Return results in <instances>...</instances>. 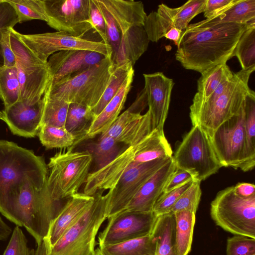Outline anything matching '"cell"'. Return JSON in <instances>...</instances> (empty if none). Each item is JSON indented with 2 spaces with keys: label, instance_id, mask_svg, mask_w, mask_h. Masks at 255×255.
I'll use <instances>...</instances> for the list:
<instances>
[{
  "label": "cell",
  "instance_id": "38",
  "mask_svg": "<svg viewBox=\"0 0 255 255\" xmlns=\"http://www.w3.org/2000/svg\"><path fill=\"white\" fill-rule=\"evenodd\" d=\"M18 17V23L33 19L48 21L43 0H6Z\"/></svg>",
  "mask_w": 255,
  "mask_h": 255
},
{
  "label": "cell",
  "instance_id": "33",
  "mask_svg": "<svg viewBox=\"0 0 255 255\" xmlns=\"http://www.w3.org/2000/svg\"><path fill=\"white\" fill-rule=\"evenodd\" d=\"M42 100L43 107L41 126L65 127L70 104L63 100L49 96L46 93L43 96Z\"/></svg>",
  "mask_w": 255,
  "mask_h": 255
},
{
  "label": "cell",
  "instance_id": "39",
  "mask_svg": "<svg viewBox=\"0 0 255 255\" xmlns=\"http://www.w3.org/2000/svg\"><path fill=\"white\" fill-rule=\"evenodd\" d=\"M200 183L193 180L190 186L174 204L170 212L174 214L180 211H189L196 214L202 194Z\"/></svg>",
  "mask_w": 255,
  "mask_h": 255
},
{
  "label": "cell",
  "instance_id": "17",
  "mask_svg": "<svg viewBox=\"0 0 255 255\" xmlns=\"http://www.w3.org/2000/svg\"><path fill=\"white\" fill-rule=\"evenodd\" d=\"M156 217L153 212H119L108 218L106 227L98 236L99 247L150 234Z\"/></svg>",
  "mask_w": 255,
  "mask_h": 255
},
{
  "label": "cell",
  "instance_id": "31",
  "mask_svg": "<svg viewBox=\"0 0 255 255\" xmlns=\"http://www.w3.org/2000/svg\"><path fill=\"white\" fill-rule=\"evenodd\" d=\"M174 214L177 255H188L191 250L196 214L189 211H180Z\"/></svg>",
  "mask_w": 255,
  "mask_h": 255
},
{
  "label": "cell",
  "instance_id": "23",
  "mask_svg": "<svg viewBox=\"0 0 255 255\" xmlns=\"http://www.w3.org/2000/svg\"><path fill=\"white\" fill-rule=\"evenodd\" d=\"M111 16L122 35L135 25H144L147 16L142 1L99 0Z\"/></svg>",
  "mask_w": 255,
  "mask_h": 255
},
{
  "label": "cell",
  "instance_id": "52",
  "mask_svg": "<svg viewBox=\"0 0 255 255\" xmlns=\"http://www.w3.org/2000/svg\"><path fill=\"white\" fill-rule=\"evenodd\" d=\"M12 232L11 228L0 217V241L6 240Z\"/></svg>",
  "mask_w": 255,
  "mask_h": 255
},
{
  "label": "cell",
  "instance_id": "45",
  "mask_svg": "<svg viewBox=\"0 0 255 255\" xmlns=\"http://www.w3.org/2000/svg\"><path fill=\"white\" fill-rule=\"evenodd\" d=\"M18 23L17 15L12 6L6 0H0V41L3 29L13 27ZM3 65V60L0 45V67Z\"/></svg>",
  "mask_w": 255,
  "mask_h": 255
},
{
  "label": "cell",
  "instance_id": "37",
  "mask_svg": "<svg viewBox=\"0 0 255 255\" xmlns=\"http://www.w3.org/2000/svg\"><path fill=\"white\" fill-rule=\"evenodd\" d=\"M115 139L111 136L102 133L98 142L91 145L90 151L97 169H99L112 161L121 149Z\"/></svg>",
  "mask_w": 255,
  "mask_h": 255
},
{
  "label": "cell",
  "instance_id": "22",
  "mask_svg": "<svg viewBox=\"0 0 255 255\" xmlns=\"http://www.w3.org/2000/svg\"><path fill=\"white\" fill-rule=\"evenodd\" d=\"M176 168L172 156L142 185L125 210L152 212L156 201Z\"/></svg>",
  "mask_w": 255,
  "mask_h": 255
},
{
  "label": "cell",
  "instance_id": "13",
  "mask_svg": "<svg viewBox=\"0 0 255 255\" xmlns=\"http://www.w3.org/2000/svg\"><path fill=\"white\" fill-rule=\"evenodd\" d=\"M172 157L145 162L126 172L105 195L107 218L124 210L142 185Z\"/></svg>",
  "mask_w": 255,
  "mask_h": 255
},
{
  "label": "cell",
  "instance_id": "24",
  "mask_svg": "<svg viewBox=\"0 0 255 255\" xmlns=\"http://www.w3.org/2000/svg\"><path fill=\"white\" fill-rule=\"evenodd\" d=\"M149 40L143 25L131 27L121 35L120 44L113 60L114 66L126 63L133 65L147 50Z\"/></svg>",
  "mask_w": 255,
  "mask_h": 255
},
{
  "label": "cell",
  "instance_id": "18",
  "mask_svg": "<svg viewBox=\"0 0 255 255\" xmlns=\"http://www.w3.org/2000/svg\"><path fill=\"white\" fill-rule=\"evenodd\" d=\"M144 87L148 111L150 112L152 130L164 132L171 92L174 83L162 72L144 74Z\"/></svg>",
  "mask_w": 255,
  "mask_h": 255
},
{
  "label": "cell",
  "instance_id": "10",
  "mask_svg": "<svg viewBox=\"0 0 255 255\" xmlns=\"http://www.w3.org/2000/svg\"><path fill=\"white\" fill-rule=\"evenodd\" d=\"M173 159L176 168L189 173L194 181L201 182L222 167L210 140L197 126H192L176 148Z\"/></svg>",
  "mask_w": 255,
  "mask_h": 255
},
{
  "label": "cell",
  "instance_id": "47",
  "mask_svg": "<svg viewBox=\"0 0 255 255\" xmlns=\"http://www.w3.org/2000/svg\"><path fill=\"white\" fill-rule=\"evenodd\" d=\"M10 28L3 29L0 41L1 54L3 60V66L12 67L16 66V59L11 48L10 40Z\"/></svg>",
  "mask_w": 255,
  "mask_h": 255
},
{
  "label": "cell",
  "instance_id": "26",
  "mask_svg": "<svg viewBox=\"0 0 255 255\" xmlns=\"http://www.w3.org/2000/svg\"><path fill=\"white\" fill-rule=\"evenodd\" d=\"M255 22V0H238V1L216 15L189 24L188 28H201L220 23Z\"/></svg>",
  "mask_w": 255,
  "mask_h": 255
},
{
  "label": "cell",
  "instance_id": "27",
  "mask_svg": "<svg viewBox=\"0 0 255 255\" xmlns=\"http://www.w3.org/2000/svg\"><path fill=\"white\" fill-rule=\"evenodd\" d=\"M151 234L156 242V255H177L176 221L173 213L169 212L157 217Z\"/></svg>",
  "mask_w": 255,
  "mask_h": 255
},
{
  "label": "cell",
  "instance_id": "8",
  "mask_svg": "<svg viewBox=\"0 0 255 255\" xmlns=\"http://www.w3.org/2000/svg\"><path fill=\"white\" fill-rule=\"evenodd\" d=\"M209 138L222 167L244 172L254 168L255 156L250 150L246 133L245 102L239 113L222 124Z\"/></svg>",
  "mask_w": 255,
  "mask_h": 255
},
{
  "label": "cell",
  "instance_id": "19",
  "mask_svg": "<svg viewBox=\"0 0 255 255\" xmlns=\"http://www.w3.org/2000/svg\"><path fill=\"white\" fill-rule=\"evenodd\" d=\"M106 56L87 50H64L56 52L47 60L51 75L50 84L81 72L101 62Z\"/></svg>",
  "mask_w": 255,
  "mask_h": 255
},
{
  "label": "cell",
  "instance_id": "50",
  "mask_svg": "<svg viewBox=\"0 0 255 255\" xmlns=\"http://www.w3.org/2000/svg\"><path fill=\"white\" fill-rule=\"evenodd\" d=\"M235 194L242 197H249L255 195V186L253 183L240 182L234 186Z\"/></svg>",
  "mask_w": 255,
  "mask_h": 255
},
{
  "label": "cell",
  "instance_id": "2",
  "mask_svg": "<svg viewBox=\"0 0 255 255\" xmlns=\"http://www.w3.org/2000/svg\"><path fill=\"white\" fill-rule=\"evenodd\" d=\"M44 186L30 181L13 185L0 200V212L19 227H24L34 238L37 246L46 239L51 225L65 203L53 200Z\"/></svg>",
  "mask_w": 255,
  "mask_h": 255
},
{
  "label": "cell",
  "instance_id": "15",
  "mask_svg": "<svg viewBox=\"0 0 255 255\" xmlns=\"http://www.w3.org/2000/svg\"><path fill=\"white\" fill-rule=\"evenodd\" d=\"M206 0H190L176 8L159 5L157 11L151 12L144 21L143 26L149 41L157 42L172 28L184 32L190 21L203 12Z\"/></svg>",
  "mask_w": 255,
  "mask_h": 255
},
{
  "label": "cell",
  "instance_id": "36",
  "mask_svg": "<svg viewBox=\"0 0 255 255\" xmlns=\"http://www.w3.org/2000/svg\"><path fill=\"white\" fill-rule=\"evenodd\" d=\"M0 98L4 108L20 100V86L16 66L0 67Z\"/></svg>",
  "mask_w": 255,
  "mask_h": 255
},
{
  "label": "cell",
  "instance_id": "12",
  "mask_svg": "<svg viewBox=\"0 0 255 255\" xmlns=\"http://www.w3.org/2000/svg\"><path fill=\"white\" fill-rule=\"evenodd\" d=\"M21 41L42 61L47 63L49 57L64 50H87L96 52L105 56L111 55L112 49L103 41H97L57 31L34 34H23L17 32Z\"/></svg>",
  "mask_w": 255,
  "mask_h": 255
},
{
  "label": "cell",
  "instance_id": "54",
  "mask_svg": "<svg viewBox=\"0 0 255 255\" xmlns=\"http://www.w3.org/2000/svg\"><path fill=\"white\" fill-rule=\"evenodd\" d=\"M0 120H2V121L3 120V114H2V112L0 111Z\"/></svg>",
  "mask_w": 255,
  "mask_h": 255
},
{
  "label": "cell",
  "instance_id": "11",
  "mask_svg": "<svg viewBox=\"0 0 255 255\" xmlns=\"http://www.w3.org/2000/svg\"><path fill=\"white\" fill-rule=\"evenodd\" d=\"M10 31L20 86V100L28 105L35 104L42 99L51 81L47 63L28 48L13 27L10 28Z\"/></svg>",
  "mask_w": 255,
  "mask_h": 255
},
{
  "label": "cell",
  "instance_id": "16",
  "mask_svg": "<svg viewBox=\"0 0 255 255\" xmlns=\"http://www.w3.org/2000/svg\"><path fill=\"white\" fill-rule=\"evenodd\" d=\"M146 105V95L142 90L130 107L120 115L109 128L102 133L127 146L138 143L152 131L149 111L148 110L143 115L140 114Z\"/></svg>",
  "mask_w": 255,
  "mask_h": 255
},
{
  "label": "cell",
  "instance_id": "42",
  "mask_svg": "<svg viewBox=\"0 0 255 255\" xmlns=\"http://www.w3.org/2000/svg\"><path fill=\"white\" fill-rule=\"evenodd\" d=\"M227 255L255 254V239L242 235H234L227 240Z\"/></svg>",
  "mask_w": 255,
  "mask_h": 255
},
{
  "label": "cell",
  "instance_id": "20",
  "mask_svg": "<svg viewBox=\"0 0 255 255\" xmlns=\"http://www.w3.org/2000/svg\"><path fill=\"white\" fill-rule=\"evenodd\" d=\"M43 107L42 98L32 105L19 100L2 111L3 121L13 134L33 137L38 135L41 126Z\"/></svg>",
  "mask_w": 255,
  "mask_h": 255
},
{
  "label": "cell",
  "instance_id": "46",
  "mask_svg": "<svg viewBox=\"0 0 255 255\" xmlns=\"http://www.w3.org/2000/svg\"><path fill=\"white\" fill-rule=\"evenodd\" d=\"M88 23L90 24L92 29L99 34L102 41L106 45L110 46L107 37L104 19L93 0H90L89 16Z\"/></svg>",
  "mask_w": 255,
  "mask_h": 255
},
{
  "label": "cell",
  "instance_id": "9",
  "mask_svg": "<svg viewBox=\"0 0 255 255\" xmlns=\"http://www.w3.org/2000/svg\"><path fill=\"white\" fill-rule=\"evenodd\" d=\"M210 215L216 225L226 232L255 239V195L240 197L233 186L227 187L211 203Z\"/></svg>",
  "mask_w": 255,
  "mask_h": 255
},
{
  "label": "cell",
  "instance_id": "5",
  "mask_svg": "<svg viewBox=\"0 0 255 255\" xmlns=\"http://www.w3.org/2000/svg\"><path fill=\"white\" fill-rule=\"evenodd\" d=\"M114 69L112 56L108 55L88 69L49 84L45 93L69 104H81L91 109L100 100Z\"/></svg>",
  "mask_w": 255,
  "mask_h": 255
},
{
  "label": "cell",
  "instance_id": "29",
  "mask_svg": "<svg viewBox=\"0 0 255 255\" xmlns=\"http://www.w3.org/2000/svg\"><path fill=\"white\" fill-rule=\"evenodd\" d=\"M94 119L90 108L76 103L70 104L65 127L75 136L76 140L72 147L68 149L73 150L82 141Z\"/></svg>",
  "mask_w": 255,
  "mask_h": 255
},
{
  "label": "cell",
  "instance_id": "55",
  "mask_svg": "<svg viewBox=\"0 0 255 255\" xmlns=\"http://www.w3.org/2000/svg\"></svg>",
  "mask_w": 255,
  "mask_h": 255
},
{
  "label": "cell",
  "instance_id": "7",
  "mask_svg": "<svg viewBox=\"0 0 255 255\" xmlns=\"http://www.w3.org/2000/svg\"><path fill=\"white\" fill-rule=\"evenodd\" d=\"M48 169L43 157L13 142L0 140V200L9 187L20 182L44 186Z\"/></svg>",
  "mask_w": 255,
  "mask_h": 255
},
{
  "label": "cell",
  "instance_id": "3",
  "mask_svg": "<svg viewBox=\"0 0 255 255\" xmlns=\"http://www.w3.org/2000/svg\"><path fill=\"white\" fill-rule=\"evenodd\" d=\"M255 70L241 69L234 73L227 88L219 96L192 101L189 113L192 126H198L211 138L222 124L241 110L251 90L248 83Z\"/></svg>",
  "mask_w": 255,
  "mask_h": 255
},
{
  "label": "cell",
  "instance_id": "1",
  "mask_svg": "<svg viewBox=\"0 0 255 255\" xmlns=\"http://www.w3.org/2000/svg\"><path fill=\"white\" fill-rule=\"evenodd\" d=\"M250 24L234 22L201 28L187 27L177 45L176 59L185 69L201 74L227 63L233 57L235 47Z\"/></svg>",
  "mask_w": 255,
  "mask_h": 255
},
{
  "label": "cell",
  "instance_id": "32",
  "mask_svg": "<svg viewBox=\"0 0 255 255\" xmlns=\"http://www.w3.org/2000/svg\"><path fill=\"white\" fill-rule=\"evenodd\" d=\"M133 73V66L130 63L114 66L109 83L100 100L91 109L95 118L117 94L128 76Z\"/></svg>",
  "mask_w": 255,
  "mask_h": 255
},
{
  "label": "cell",
  "instance_id": "6",
  "mask_svg": "<svg viewBox=\"0 0 255 255\" xmlns=\"http://www.w3.org/2000/svg\"><path fill=\"white\" fill-rule=\"evenodd\" d=\"M93 156L88 150L57 152L47 164L50 170L45 189L52 199L66 202L86 183Z\"/></svg>",
  "mask_w": 255,
  "mask_h": 255
},
{
  "label": "cell",
  "instance_id": "14",
  "mask_svg": "<svg viewBox=\"0 0 255 255\" xmlns=\"http://www.w3.org/2000/svg\"><path fill=\"white\" fill-rule=\"evenodd\" d=\"M47 24L57 31L83 37L92 29L88 23L90 0H43Z\"/></svg>",
  "mask_w": 255,
  "mask_h": 255
},
{
  "label": "cell",
  "instance_id": "53",
  "mask_svg": "<svg viewBox=\"0 0 255 255\" xmlns=\"http://www.w3.org/2000/svg\"><path fill=\"white\" fill-rule=\"evenodd\" d=\"M92 255H102L99 248L95 250V252Z\"/></svg>",
  "mask_w": 255,
  "mask_h": 255
},
{
  "label": "cell",
  "instance_id": "43",
  "mask_svg": "<svg viewBox=\"0 0 255 255\" xmlns=\"http://www.w3.org/2000/svg\"><path fill=\"white\" fill-rule=\"evenodd\" d=\"M2 255H34L27 246V240L19 226L15 227Z\"/></svg>",
  "mask_w": 255,
  "mask_h": 255
},
{
  "label": "cell",
  "instance_id": "35",
  "mask_svg": "<svg viewBox=\"0 0 255 255\" xmlns=\"http://www.w3.org/2000/svg\"><path fill=\"white\" fill-rule=\"evenodd\" d=\"M37 135L46 149L70 148L76 140L75 136L65 127L42 125Z\"/></svg>",
  "mask_w": 255,
  "mask_h": 255
},
{
  "label": "cell",
  "instance_id": "40",
  "mask_svg": "<svg viewBox=\"0 0 255 255\" xmlns=\"http://www.w3.org/2000/svg\"><path fill=\"white\" fill-rule=\"evenodd\" d=\"M245 126L250 150L255 156V93L251 89L245 101Z\"/></svg>",
  "mask_w": 255,
  "mask_h": 255
},
{
  "label": "cell",
  "instance_id": "30",
  "mask_svg": "<svg viewBox=\"0 0 255 255\" xmlns=\"http://www.w3.org/2000/svg\"><path fill=\"white\" fill-rule=\"evenodd\" d=\"M233 75L227 63L218 65L202 74L197 81V92L192 101L207 99L223 81Z\"/></svg>",
  "mask_w": 255,
  "mask_h": 255
},
{
  "label": "cell",
  "instance_id": "41",
  "mask_svg": "<svg viewBox=\"0 0 255 255\" xmlns=\"http://www.w3.org/2000/svg\"><path fill=\"white\" fill-rule=\"evenodd\" d=\"M193 180L167 192L162 193L156 201L152 212L156 217L168 213L180 196L190 186Z\"/></svg>",
  "mask_w": 255,
  "mask_h": 255
},
{
  "label": "cell",
  "instance_id": "25",
  "mask_svg": "<svg viewBox=\"0 0 255 255\" xmlns=\"http://www.w3.org/2000/svg\"><path fill=\"white\" fill-rule=\"evenodd\" d=\"M133 76L134 73L128 76L117 94L94 119L82 141L104 132L116 120L124 107Z\"/></svg>",
  "mask_w": 255,
  "mask_h": 255
},
{
  "label": "cell",
  "instance_id": "48",
  "mask_svg": "<svg viewBox=\"0 0 255 255\" xmlns=\"http://www.w3.org/2000/svg\"><path fill=\"white\" fill-rule=\"evenodd\" d=\"M237 1L238 0H206L203 11L204 16L206 19L210 18Z\"/></svg>",
  "mask_w": 255,
  "mask_h": 255
},
{
  "label": "cell",
  "instance_id": "44",
  "mask_svg": "<svg viewBox=\"0 0 255 255\" xmlns=\"http://www.w3.org/2000/svg\"><path fill=\"white\" fill-rule=\"evenodd\" d=\"M93 0L104 19L108 39L112 49V60H113L120 44L121 35L111 16L99 0Z\"/></svg>",
  "mask_w": 255,
  "mask_h": 255
},
{
  "label": "cell",
  "instance_id": "34",
  "mask_svg": "<svg viewBox=\"0 0 255 255\" xmlns=\"http://www.w3.org/2000/svg\"><path fill=\"white\" fill-rule=\"evenodd\" d=\"M242 69H255V22L250 23L241 36L234 51Z\"/></svg>",
  "mask_w": 255,
  "mask_h": 255
},
{
  "label": "cell",
  "instance_id": "4",
  "mask_svg": "<svg viewBox=\"0 0 255 255\" xmlns=\"http://www.w3.org/2000/svg\"><path fill=\"white\" fill-rule=\"evenodd\" d=\"M103 192L94 195L92 204L53 246L33 250L34 255H92L98 232L107 219V198Z\"/></svg>",
  "mask_w": 255,
  "mask_h": 255
},
{
  "label": "cell",
  "instance_id": "49",
  "mask_svg": "<svg viewBox=\"0 0 255 255\" xmlns=\"http://www.w3.org/2000/svg\"><path fill=\"white\" fill-rule=\"evenodd\" d=\"M192 180V176L189 173L176 168L166 184L162 193L174 189Z\"/></svg>",
  "mask_w": 255,
  "mask_h": 255
},
{
  "label": "cell",
  "instance_id": "28",
  "mask_svg": "<svg viewBox=\"0 0 255 255\" xmlns=\"http://www.w3.org/2000/svg\"><path fill=\"white\" fill-rule=\"evenodd\" d=\"M99 249L102 255H156V242L150 234Z\"/></svg>",
  "mask_w": 255,
  "mask_h": 255
},
{
  "label": "cell",
  "instance_id": "51",
  "mask_svg": "<svg viewBox=\"0 0 255 255\" xmlns=\"http://www.w3.org/2000/svg\"><path fill=\"white\" fill-rule=\"evenodd\" d=\"M182 32L180 30L172 28L166 33L164 37L170 40L173 41L175 45H177Z\"/></svg>",
  "mask_w": 255,
  "mask_h": 255
},
{
  "label": "cell",
  "instance_id": "21",
  "mask_svg": "<svg viewBox=\"0 0 255 255\" xmlns=\"http://www.w3.org/2000/svg\"><path fill=\"white\" fill-rule=\"evenodd\" d=\"M95 196L77 193L68 200L63 209L52 223L47 237L36 249L43 250L53 246L92 204Z\"/></svg>",
  "mask_w": 255,
  "mask_h": 255
}]
</instances>
